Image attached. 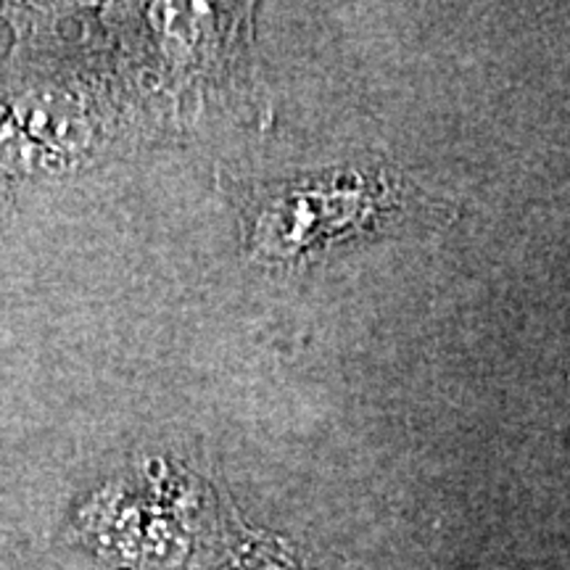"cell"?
I'll list each match as a JSON object with an SVG mask.
<instances>
[{"label":"cell","instance_id":"1","mask_svg":"<svg viewBox=\"0 0 570 570\" xmlns=\"http://www.w3.org/2000/svg\"><path fill=\"white\" fill-rule=\"evenodd\" d=\"M80 106L48 80L0 85V198L69 173L88 154Z\"/></svg>","mask_w":570,"mask_h":570},{"label":"cell","instance_id":"2","mask_svg":"<svg viewBox=\"0 0 570 570\" xmlns=\"http://www.w3.org/2000/svg\"><path fill=\"white\" fill-rule=\"evenodd\" d=\"M383 202H389L386 183L370 180V177H344L338 183L309 185V188L291 190L283 198H273V204L256 214L254 227L296 223L302 217L309 219L285 246L283 256H288L304 252L320 235L333 238V235L360 227L362 219L383 209Z\"/></svg>","mask_w":570,"mask_h":570}]
</instances>
